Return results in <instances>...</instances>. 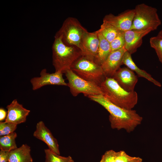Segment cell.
Instances as JSON below:
<instances>
[{
	"label": "cell",
	"mask_w": 162,
	"mask_h": 162,
	"mask_svg": "<svg viewBox=\"0 0 162 162\" xmlns=\"http://www.w3.org/2000/svg\"><path fill=\"white\" fill-rule=\"evenodd\" d=\"M88 97L101 105L109 112V120L112 129H124L129 133L142 123V118L135 110L118 107L110 102L102 95L89 96Z\"/></svg>",
	"instance_id": "cell-1"
},
{
	"label": "cell",
	"mask_w": 162,
	"mask_h": 162,
	"mask_svg": "<svg viewBox=\"0 0 162 162\" xmlns=\"http://www.w3.org/2000/svg\"><path fill=\"white\" fill-rule=\"evenodd\" d=\"M103 95L108 101L121 108L131 110L138 101L137 93L123 89L112 78L106 77L100 85Z\"/></svg>",
	"instance_id": "cell-2"
},
{
	"label": "cell",
	"mask_w": 162,
	"mask_h": 162,
	"mask_svg": "<svg viewBox=\"0 0 162 162\" xmlns=\"http://www.w3.org/2000/svg\"><path fill=\"white\" fill-rule=\"evenodd\" d=\"M52 46V64L55 71L65 73L82 56L80 50L75 46H68L62 42L61 37L55 35Z\"/></svg>",
	"instance_id": "cell-3"
},
{
	"label": "cell",
	"mask_w": 162,
	"mask_h": 162,
	"mask_svg": "<svg viewBox=\"0 0 162 162\" xmlns=\"http://www.w3.org/2000/svg\"><path fill=\"white\" fill-rule=\"evenodd\" d=\"M70 69L81 78L99 86L106 77L101 66L82 56L73 64Z\"/></svg>",
	"instance_id": "cell-4"
},
{
	"label": "cell",
	"mask_w": 162,
	"mask_h": 162,
	"mask_svg": "<svg viewBox=\"0 0 162 162\" xmlns=\"http://www.w3.org/2000/svg\"><path fill=\"white\" fill-rule=\"evenodd\" d=\"M134 15L131 29H157L161 22L155 8L142 3L136 5L134 9Z\"/></svg>",
	"instance_id": "cell-5"
},
{
	"label": "cell",
	"mask_w": 162,
	"mask_h": 162,
	"mask_svg": "<svg viewBox=\"0 0 162 162\" xmlns=\"http://www.w3.org/2000/svg\"><path fill=\"white\" fill-rule=\"evenodd\" d=\"M87 32L76 18L70 17L64 20L55 35L60 36L66 45L80 49L82 38Z\"/></svg>",
	"instance_id": "cell-6"
},
{
	"label": "cell",
	"mask_w": 162,
	"mask_h": 162,
	"mask_svg": "<svg viewBox=\"0 0 162 162\" xmlns=\"http://www.w3.org/2000/svg\"><path fill=\"white\" fill-rule=\"evenodd\" d=\"M64 74L68 81V86L74 96H76L81 93L87 97L103 95L100 86L81 78L71 69L67 70Z\"/></svg>",
	"instance_id": "cell-7"
},
{
	"label": "cell",
	"mask_w": 162,
	"mask_h": 162,
	"mask_svg": "<svg viewBox=\"0 0 162 162\" xmlns=\"http://www.w3.org/2000/svg\"><path fill=\"white\" fill-rule=\"evenodd\" d=\"M63 74L59 71L49 73L46 69H42L40 72V76L33 77L30 80L32 89L35 90L47 85L68 86L63 77Z\"/></svg>",
	"instance_id": "cell-8"
},
{
	"label": "cell",
	"mask_w": 162,
	"mask_h": 162,
	"mask_svg": "<svg viewBox=\"0 0 162 162\" xmlns=\"http://www.w3.org/2000/svg\"><path fill=\"white\" fill-rule=\"evenodd\" d=\"M134 15V9L128 10L115 16L110 14L105 15L103 21L124 32L131 29Z\"/></svg>",
	"instance_id": "cell-9"
},
{
	"label": "cell",
	"mask_w": 162,
	"mask_h": 162,
	"mask_svg": "<svg viewBox=\"0 0 162 162\" xmlns=\"http://www.w3.org/2000/svg\"><path fill=\"white\" fill-rule=\"evenodd\" d=\"M99 43L97 31L91 32H87L82 38L80 47L82 56L94 61Z\"/></svg>",
	"instance_id": "cell-10"
},
{
	"label": "cell",
	"mask_w": 162,
	"mask_h": 162,
	"mask_svg": "<svg viewBox=\"0 0 162 162\" xmlns=\"http://www.w3.org/2000/svg\"><path fill=\"white\" fill-rule=\"evenodd\" d=\"M123 89L128 92L134 91L138 81L137 76L128 67L120 68L112 77Z\"/></svg>",
	"instance_id": "cell-11"
},
{
	"label": "cell",
	"mask_w": 162,
	"mask_h": 162,
	"mask_svg": "<svg viewBox=\"0 0 162 162\" xmlns=\"http://www.w3.org/2000/svg\"><path fill=\"white\" fill-rule=\"evenodd\" d=\"M127 51L124 46L122 49L111 52L101 67L106 77L112 78L122 65V59Z\"/></svg>",
	"instance_id": "cell-12"
},
{
	"label": "cell",
	"mask_w": 162,
	"mask_h": 162,
	"mask_svg": "<svg viewBox=\"0 0 162 162\" xmlns=\"http://www.w3.org/2000/svg\"><path fill=\"white\" fill-rule=\"evenodd\" d=\"M151 30L130 29L124 32L125 48L131 55L136 52L142 44V38L151 32Z\"/></svg>",
	"instance_id": "cell-13"
},
{
	"label": "cell",
	"mask_w": 162,
	"mask_h": 162,
	"mask_svg": "<svg viewBox=\"0 0 162 162\" xmlns=\"http://www.w3.org/2000/svg\"><path fill=\"white\" fill-rule=\"evenodd\" d=\"M33 136L45 142L50 150L59 155L60 151L58 141L53 136L50 130L42 121L38 122L36 126V129Z\"/></svg>",
	"instance_id": "cell-14"
},
{
	"label": "cell",
	"mask_w": 162,
	"mask_h": 162,
	"mask_svg": "<svg viewBox=\"0 0 162 162\" xmlns=\"http://www.w3.org/2000/svg\"><path fill=\"white\" fill-rule=\"evenodd\" d=\"M6 108L7 115L5 122L17 124L25 122L30 112L20 104L16 99L7 105Z\"/></svg>",
	"instance_id": "cell-15"
},
{
	"label": "cell",
	"mask_w": 162,
	"mask_h": 162,
	"mask_svg": "<svg viewBox=\"0 0 162 162\" xmlns=\"http://www.w3.org/2000/svg\"><path fill=\"white\" fill-rule=\"evenodd\" d=\"M122 64L125 65L133 71L135 72L139 77H144L156 86L161 87V85L160 82L153 78L146 71L140 69L136 65L132 59L131 54L127 51L124 53L123 56Z\"/></svg>",
	"instance_id": "cell-16"
},
{
	"label": "cell",
	"mask_w": 162,
	"mask_h": 162,
	"mask_svg": "<svg viewBox=\"0 0 162 162\" xmlns=\"http://www.w3.org/2000/svg\"><path fill=\"white\" fill-rule=\"evenodd\" d=\"M30 147L23 144L9 152L8 162H32Z\"/></svg>",
	"instance_id": "cell-17"
},
{
	"label": "cell",
	"mask_w": 162,
	"mask_h": 162,
	"mask_svg": "<svg viewBox=\"0 0 162 162\" xmlns=\"http://www.w3.org/2000/svg\"><path fill=\"white\" fill-rule=\"evenodd\" d=\"M99 45L94 61L98 64H101L107 58L111 52L110 43L98 31Z\"/></svg>",
	"instance_id": "cell-18"
},
{
	"label": "cell",
	"mask_w": 162,
	"mask_h": 162,
	"mask_svg": "<svg viewBox=\"0 0 162 162\" xmlns=\"http://www.w3.org/2000/svg\"><path fill=\"white\" fill-rule=\"evenodd\" d=\"M17 136V134L15 132L8 135L0 136L1 150L10 152L17 148L15 141Z\"/></svg>",
	"instance_id": "cell-19"
},
{
	"label": "cell",
	"mask_w": 162,
	"mask_h": 162,
	"mask_svg": "<svg viewBox=\"0 0 162 162\" xmlns=\"http://www.w3.org/2000/svg\"><path fill=\"white\" fill-rule=\"evenodd\" d=\"M98 31L110 43L111 42L121 31L111 25L103 21Z\"/></svg>",
	"instance_id": "cell-20"
},
{
	"label": "cell",
	"mask_w": 162,
	"mask_h": 162,
	"mask_svg": "<svg viewBox=\"0 0 162 162\" xmlns=\"http://www.w3.org/2000/svg\"><path fill=\"white\" fill-rule=\"evenodd\" d=\"M149 42L151 46L154 49L159 61L162 64V29L156 36L150 38Z\"/></svg>",
	"instance_id": "cell-21"
},
{
	"label": "cell",
	"mask_w": 162,
	"mask_h": 162,
	"mask_svg": "<svg viewBox=\"0 0 162 162\" xmlns=\"http://www.w3.org/2000/svg\"><path fill=\"white\" fill-rule=\"evenodd\" d=\"M45 154V162H74L72 158L70 156L64 157L57 154L49 149H44Z\"/></svg>",
	"instance_id": "cell-22"
},
{
	"label": "cell",
	"mask_w": 162,
	"mask_h": 162,
	"mask_svg": "<svg viewBox=\"0 0 162 162\" xmlns=\"http://www.w3.org/2000/svg\"><path fill=\"white\" fill-rule=\"evenodd\" d=\"M124 32L120 31L115 38L110 43L111 52L118 50L125 46Z\"/></svg>",
	"instance_id": "cell-23"
},
{
	"label": "cell",
	"mask_w": 162,
	"mask_h": 162,
	"mask_svg": "<svg viewBox=\"0 0 162 162\" xmlns=\"http://www.w3.org/2000/svg\"><path fill=\"white\" fill-rule=\"evenodd\" d=\"M17 124L9 122H0V136H3L11 134L16 130Z\"/></svg>",
	"instance_id": "cell-24"
},
{
	"label": "cell",
	"mask_w": 162,
	"mask_h": 162,
	"mask_svg": "<svg viewBox=\"0 0 162 162\" xmlns=\"http://www.w3.org/2000/svg\"><path fill=\"white\" fill-rule=\"evenodd\" d=\"M135 157L129 155L124 151H120L115 152L116 162H130L134 159Z\"/></svg>",
	"instance_id": "cell-25"
},
{
	"label": "cell",
	"mask_w": 162,
	"mask_h": 162,
	"mask_svg": "<svg viewBox=\"0 0 162 162\" xmlns=\"http://www.w3.org/2000/svg\"><path fill=\"white\" fill-rule=\"evenodd\" d=\"M116 152L112 150L107 151L102 156L104 162H116L115 154Z\"/></svg>",
	"instance_id": "cell-26"
},
{
	"label": "cell",
	"mask_w": 162,
	"mask_h": 162,
	"mask_svg": "<svg viewBox=\"0 0 162 162\" xmlns=\"http://www.w3.org/2000/svg\"><path fill=\"white\" fill-rule=\"evenodd\" d=\"M9 152L1 150L0 162H8Z\"/></svg>",
	"instance_id": "cell-27"
},
{
	"label": "cell",
	"mask_w": 162,
	"mask_h": 162,
	"mask_svg": "<svg viewBox=\"0 0 162 162\" xmlns=\"http://www.w3.org/2000/svg\"><path fill=\"white\" fill-rule=\"evenodd\" d=\"M7 115V112L2 108L0 109V121H2L5 119Z\"/></svg>",
	"instance_id": "cell-28"
},
{
	"label": "cell",
	"mask_w": 162,
	"mask_h": 162,
	"mask_svg": "<svg viewBox=\"0 0 162 162\" xmlns=\"http://www.w3.org/2000/svg\"><path fill=\"white\" fill-rule=\"evenodd\" d=\"M142 159L139 157H135L134 159L130 162H142Z\"/></svg>",
	"instance_id": "cell-29"
},
{
	"label": "cell",
	"mask_w": 162,
	"mask_h": 162,
	"mask_svg": "<svg viewBox=\"0 0 162 162\" xmlns=\"http://www.w3.org/2000/svg\"><path fill=\"white\" fill-rule=\"evenodd\" d=\"M99 162H104V159L103 156H102L101 159Z\"/></svg>",
	"instance_id": "cell-30"
}]
</instances>
